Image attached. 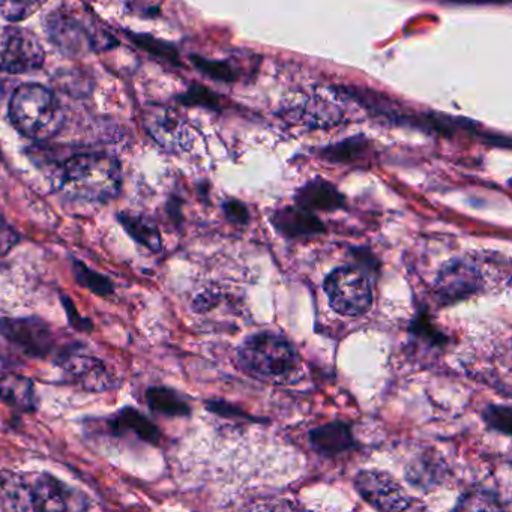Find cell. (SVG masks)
Masks as SVG:
<instances>
[{
    "label": "cell",
    "instance_id": "cell-1",
    "mask_svg": "<svg viewBox=\"0 0 512 512\" xmlns=\"http://www.w3.org/2000/svg\"><path fill=\"white\" fill-rule=\"evenodd\" d=\"M121 185V166L110 155H76L62 169L65 193L86 202H109L118 196Z\"/></svg>",
    "mask_w": 512,
    "mask_h": 512
},
{
    "label": "cell",
    "instance_id": "cell-2",
    "mask_svg": "<svg viewBox=\"0 0 512 512\" xmlns=\"http://www.w3.org/2000/svg\"><path fill=\"white\" fill-rule=\"evenodd\" d=\"M14 127L34 140H49L62 127V109L50 89L35 83L16 89L10 103Z\"/></svg>",
    "mask_w": 512,
    "mask_h": 512
},
{
    "label": "cell",
    "instance_id": "cell-3",
    "mask_svg": "<svg viewBox=\"0 0 512 512\" xmlns=\"http://www.w3.org/2000/svg\"><path fill=\"white\" fill-rule=\"evenodd\" d=\"M238 362L245 373L263 380H283L298 368L293 344L275 332L250 335L238 349Z\"/></svg>",
    "mask_w": 512,
    "mask_h": 512
},
{
    "label": "cell",
    "instance_id": "cell-4",
    "mask_svg": "<svg viewBox=\"0 0 512 512\" xmlns=\"http://www.w3.org/2000/svg\"><path fill=\"white\" fill-rule=\"evenodd\" d=\"M46 32L61 52L71 56L98 52V49L109 47L112 41V37L100 34L80 14L65 8L53 11L47 17Z\"/></svg>",
    "mask_w": 512,
    "mask_h": 512
},
{
    "label": "cell",
    "instance_id": "cell-5",
    "mask_svg": "<svg viewBox=\"0 0 512 512\" xmlns=\"http://www.w3.org/2000/svg\"><path fill=\"white\" fill-rule=\"evenodd\" d=\"M323 290L329 304L341 316L358 317L373 304V289L365 272L355 266H341L326 277Z\"/></svg>",
    "mask_w": 512,
    "mask_h": 512
},
{
    "label": "cell",
    "instance_id": "cell-6",
    "mask_svg": "<svg viewBox=\"0 0 512 512\" xmlns=\"http://www.w3.org/2000/svg\"><path fill=\"white\" fill-rule=\"evenodd\" d=\"M0 335L32 358L47 359L55 355L56 361L73 344L62 346L52 326L40 319H0Z\"/></svg>",
    "mask_w": 512,
    "mask_h": 512
},
{
    "label": "cell",
    "instance_id": "cell-7",
    "mask_svg": "<svg viewBox=\"0 0 512 512\" xmlns=\"http://www.w3.org/2000/svg\"><path fill=\"white\" fill-rule=\"evenodd\" d=\"M46 53L38 38L26 29L10 28L0 38V71L29 74L41 70Z\"/></svg>",
    "mask_w": 512,
    "mask_h": 512
},
{
    "label": "cell",
    "instance_id": "cell-8",
    "mask_svg": "<svg viewBox=\"0 0 512 512\" xmlns=\"http://www.w3.org/2000/svg\"><path fill=\"white\" fill-rule=\"evenodd\" d=\"M355 488L359 496L379 511H403L410 508V497L388 473L362 470L356 475Z\"/></svg>",
    "mask_w": 512,
    "mask_h": 512
},
{
    "label": "cell",
    "instance_id": "cell-9",
    "mask_svg": "<svg viewBox=\"0 0 512 512\" xmlns=\"http://www.w3.org/2000/svg\"><path fill=\"white\" fill-rule=\"evenodd\" d=\"M482 286L484 280L475 263L455 259L446 263L437 275L436 295L443 304H454L476 295Z\"/></svg>",
    "mask_w": 512,
    "mask_h": 512
},
{
    "label": "cell",
    "instance_id": "cell-10",
    "mask_svg": "<svg viewBox=\"0 0 512 512\" xmlns=\"http://www.w3.org/2000/svg\"><path fill=\"white\" fill-rule=\"evenodd\" d=\"M68 379L73 380L80 388L91 392H103L112 388L115 383L112 371L101 359L80 352L79 346L71 347L58 359Z\"/></svg>",
    "mask_w": 512,
    "mask_h": 512
},
{
    "label": "cell",
    "instance_id": "cell-11",
    "mask_svg": "<svg viewBox=\"0 0 512 512\" xmlns=\"http://www.w3.org/2000/svg\"><path fill=\"white\" fill-rule=\"evenodd\" d=\"M145 127L149 136L167 151L181 152L190 148V128L172 109L157 107L149 110L145 116Z\"/></svg>",
    "mask_w": 512,
    "mask_h": 512
},
{
    "label": "cell",
    "instance_id": "cell-12",
    "mask_svg": "<svg viewBox=\"0 0 512 512\" xmlns=\"http://www.w3.org/2000/svg\"><path fill=\"white\" fill-rule=\"evenodd\" d=\"M271 221L278 233L290 239L310 238L325 232V224L313 212L299 206L280 209L272 215Z\"/></svg>",
    "mask_w": 512,
    "mask_h": 512
},
{
    "label": "cell",
    "instance_id": "cell-13",
    "mask_svg": "<svg viewBox=\"0 0 512 512\" xmlns=\"http://www.w3.org/2000/svg\"><path fill=\"white\" fill-rule=\"evenodd\" d=\"M35 511L31 478L0 472V512Z\"/></svg>",
    "mask_w": 512,
    "mask_h": 512
},
{
    "label": "cell",
    "instance_id": "cell-14",
    "mask_svg": "<svg viewBox=\"0 0 512 512\" xmlns=\"http://www.w3.org/2000/svg\"><path fill=\"white\" fill-rule=\"evenodd\" d=\"M314 451L325 457L341 454L355 446L352 430L346 422L334 421L320 425L308 434Z\"/></svg>",
    "mask_w": 512,
    "mask_h": 512
},
{
    "label": "cell",
    "instance_id": "cell-15",
    "mask_svg": "<svg viewBox=\"0 0 512 512\" xmlns=\"http://www.w3.org/2000/svg\"><path fill=\"white\" fill-rule=\"evenodd\" d=\"M296 206L310 212H332L343 208L344 197L341 196L340 191L334 185L317 178L308 182L298 191Z\"/></svg>",
    "mask_w": 512,
    "mask_h": 512
},
{
    "label": "cell",
    "instance_id": "cell-16",
    "mask_svg": "<svg viewBox=\"0 0 512 512\" xmlns=\"http://www.w3.org/2000/svg\"><path fill=\"white\" fill-rule=\"evenodd\" d=\"M0 401L22 412H32L37 407L34 382L17 373L0 371Z\"/></svg>",
    "mask_w": 512,
    "mask_h": 512
},
{
    "label": "cell",
    "instance_id": "cell-17",
    "mask_svg": "<svg viewBox=\"0 0 512 512\" xmlns=\"http://www.w3.org/2000/svg\"><path fill=\"white\" fill-rule=\"evenodd\" d=\"M35 511H65L73 509L71 493L58 479L50 475L32 476Z\"/></svg>",
    "mask_w": 512,
    "mask_h": 512
},
{
    "label": "cell",
    "instance_id": "cell-18",
    "mask_svg": "<svg viewBox=\"0 0 512 512\" xmlns=\"http://www.w3.org/2000/svg\"><path fill=\"white\" fill-rule=\"evenodd\" d=\"M115 433H134L139 439L157 445L161 440V431L154 422L133 407L121 410L112 421Z\"/></svg>",
    "mask_w": 512,
    "mask_h": 512
},
{
    "label": "cell",
    "instance_id": "cell-19",
    "mask_svg": "<svg viewBox=\"0 0 512 512\" xmlns=\"http://www.w3.org/2000/svg\"><path fill=\"white\" fill-rule=\"evenodd\" d=\"M119 223H121L125 232H127L134 241L139 242L140 245L148 248V250L158 253L161 247H163V239H161L160 230H158V227L155 226L151 220H148V218L142 217V215L124 212V214L119 215Z\"/></svg>",
    "mask_w": 512,
    "mask_h": 512
},
{
    "label": "cell",
    "instance_id": "cell-20",
    "mask_svg": "<svg viewBox=\"0 0 512 512\" xmlns=\"http://www.w3.org/2000/svg\"><path fill=\"white\" fill-rule=\"evenodd\" d=\"M146 401L154 412L166 416H187L191 409L185 398L179 392L164 386L149 388L146 392Z\"/></svg>",
    "mask_w": 512,
    "mask_h": 512
},
{
    "label": "cell",
    "instance_id": "cell-21",
    "mask_svg": "<svg viewBox=\"0 0 512 512\" xmlns=\"http://www.w3.org/2000/svg\"><path fill=\"white\" fill-rule=\"evenodd\" d=\"M73 274L80 286L86 287L95 295L109 296L115 292V286H113L112 281L106 275L94 271V269L89 268L88 265L80 262V260H73Z\"/></svg>",
    "mask_w": 512,
    "mask_h": 512
},
{
    "label": "cell",
    "instance_id": "cell-22",
    "mask_svg": "<svg viewBox=\"0 0 512 512\" xmlns=\"http://www.w3.org/2000/svg\"><path fill=\"white\" fill-rule=\"evenodd\" d=\"M46 0H0V14L8 22H22L37 13Z\"/></svg>",
    "mask_w": 512,
    "mask_h": 512
},
{
    "label": "cell",
    "instance_id": "cell-23",
    "mask_svg": "<svg viewBox=\"0 0 512 512\" xmlns=\"http://www.w3.org/2000/svg\"><path fill=\"white\" fill-rule=\"evenodd\" d=\"M367 146L368 143L365 140L350 139L325 149L322 155L326 160L334 161V163H350V161L358 160L364 154Z\"/></svg>",
    "mask_w": 512,
    "mask_h": 512
},
{
    "label": "cell",
    "instance_id": "cell-24",
    "mask_svg": "<svg viewBox=\"0 0 512 512\" xmlns=\"http://www.w3.org/2000/svg\"><path fill=\"white\" fill-rule=\"evenodd\" d=\"M484 421L490 430L500 431V433L509 436L512 428V412L509 406H496L490 404L485 409Z\"/></svg>",
    "mask_w": 512,
    "mask_h": 512
},
{
    "label": "cell",
    "instance_id": "cell-25",
    "mask_svg": "<svg viewBox=\"0 0 512 512\" xmlns=\"http://www.w3.org/2000/svg\"><path fill=\"white\" fill-rule=\"evenodd\" d=\"M193 62L200 71L212 79L220 80V82H233L236 79L235 71L224 62L208 61L203 58H193Z\"/></svg>",
    "mask_w": 512,
    "mask_h": 512
},
{
    "label": "cell",
    "instance_id": "cell-26",
    "mask_svg": "<svg viewBox=\"0 0 512 512\" xmlns=\"http://www.w3.org/2000/svg\"><path fill=\"white\" fill-rule=\"evenodd\" d=\"M500 505L496 497L491 496L490 493H482V491H473L467 493L466 496L458 500L455 509H499Z\"/></svg>",
    "mask_w": 512,
    "mask_h": 512
},
{
    "label": "cell",
    "instance_id": "cell-27",
    "mask_svg": "<svg viewBox=\"0 0 512 512\" xmlns=\"http://www.w3.org/2000/svg\"><path fill=\"white\" fill-rule=\"evenodd\" d=\"M137 43L143 47V49L148 50L149 53H154L155 56H160V58L167 59V61H178V53L173 49L169 44L161 43V41L154 40L151 37H136Z\"/></svg>",
    "mask_w": 512,
    "mask_h": 512
},
{
    "label": "cell",
    "instance_id": "cell-28",
    "mask_svg": "<svg viewBox=\"0 0 512 512\" xmlns=\"http://www.w3.org/2000/svg\"><path fill=\"white\" fill-rule=\"evenodd\" d=\"M20 242L17 230L0 214V256L10 253Z\"/></svg>",
    "mask_w": 512,
    "mask_h": 512
},
{
    "label": "cell",
    "instance_id": "cell-29",
    "mask_svg": "<svg viewBox=\"0 0 512 512\" xmlns=\"http://www.w3.org/2000/svg\"><path fill=\"white\" fill-rule=\"evenodd\" d=\"M223 209L227 220L239 224V226H245L248 220H250L247 206H245L244 203L238 202V200H230V202L224 203Z\"/></svg>",
    "mask_w": 512,
    "mask_h": 512
},
{
    "label": "cell",
    "instance_id": "cell-30",
    "mask_svg": "<svg viewBox=\"0 0 512 512\" xmlns=\"http://www.w3.org/2000/svg\"><path fill=\"white\" fill-rule=\"evenodd\" d=\"M182 101H184V103L191 104V106H217V98H215V95L202 88L191 89V91L182 98Z\"/></svg>",
    "mask_w": 512,
    "mask_h": 512
},
{
    "label": "cell",
    "instance_id": "cell-31",
    "mask_svg": "<svg viewBox=\"0 0 512 512\" xmlns=\"http://www.w3.org/2000/svg\"><path fill=\"white\" fill-rule=\"evenodd\" d=\"M62 302H64L65 311H67L71 325L76 329H80V331H91L92 323L89 322L88 319H83V317L80 316L76 305H74L67 296H62Z\"/></svg>",
    "mask_w": 512,
    "mask_h": 512
},
{
    "label": "cell",
    "instance_id": "cell-32",
    "mask_svg": "<svg viewBox=\"0 0 512 512\" xmlns=\"http://www.w3.org/2000/svg\"><path fill=\"white\" fill-rule=\"evenodd\" d=\"M211 412L218 413V415L226 416V418H232V416H236V418H244L250 419V416L247 413L241 412L238 407H233L232 404L226 403V401H208L206 404Z\"/></svg>",
    "mask_w": 512,
    "mask_h": 512
},
{
    "label": "cell",
    "instance_id": "cell-33",
    "mask_svg": "<svg viewBox=\"0 0 512 512\" xmlns=\"http://www.w3.org/2000/svg\"><path fill=\"white\" fill-rule=\"evenodd\" d=\"M413 326H415V332L428 338V340L434 341V343H440L443 340V335L431 328V323L427 322V317H418Z\"/></svg>",
    "mask_w": 512,
    "mask_h": 512
}]
</instances>
